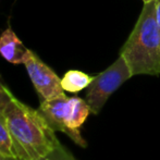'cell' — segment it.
<instances>
[{"label": "cell", "mask_w": 160, "mask_h": 160, "mask_svg": "<svg viewBox=\"0 0 160 160\" xmlns=\"http://www.w3.org/2000/svg\"><path fill=\"white\" fill-rule=\"evenodd\" d=\"M38 110L55 132H61L78 146L85 148L87 143L81 134V128L92 113L89 105L80 97H57L42 100Z\"/></svg>", "instance_id": "cell-3"}, {"label": "cell", "mask_w": 160, "mask_h": 160, "mask_svg": "<svg viewBox=\"0 0 160 160\" xmlns=\"http://www.w3.org/2000/svg\"><path fill=\"white\" fill-rule=\"evenodd\" d=\"M0 152L18 159L17 147L3 114L0 113Z\"/></svg>", "instance_id": "cell-8"}, {"label": "cell", "mask_w": 160, "mask_h": 160, "mask_svg": "<svg viewBox=\"0 0 160 160\" xmlns=\"http://www.w3.org/2000/svg\"><path fill=\"white\" fill-rule=\"evenodd\" d=\"M39 160H78V159L71 154V152L69 149H67L61 143H59L48 156H46L45 158Z\"/></svg>", "instance_id": "cell-9"}, {"label": "cell", "mask_w": 160, "mask_h": 160, "mask_svg": "<svg viewBox=\"0 0 160 160\" xmlns=\"http://www.w3.org/2000/svg\"><path fill=\"white\" fill-rule=\"evenodd\" d=\"M132 76V72L122 56H119L118 59L105 71L94 76L85 96L92 113L98 114L110 96Z\"/></svg>", "instance_id": "cell-4"}, {"label": "cell", "mask_w": 160, "mask_h": 160, "mask_svg": "<svg viewBox=\"0 0 160 160\" xmlns=\"http://www.w3.org/2000/svg\"><path fill=\"white\" fill-rule=\"evenodd\" d=\"M144 3H147V2H152V1H155V0H143Z\"/></svg>", "instance_id": "cell-13"}, {"label": "cell", "mask_w": 160, "mask_h": 160, "mask_svg": "<svg viewBox=\"0 0 160 160\" xmlns=\"http://www.w3.org/2000/svg\"><path fill=\"white\" fill-rule=\"evenodd\" d=\"M23 64L42 100H50L65 95L61 86V78L30 49L26 52Z\"/></svg>", "instance_id": "cell-5"}, {"label": "cell", "mask_w": 160, "mask_h": 160, "mask_svg": "<svg viewBox=\"0 0 160 160\" xmlns=\"http://www.w3.org/2000/svg\"><path fill=\"white\" fill-rule=\"evenodd\" d=\"M94 76L84 73L78 70H69L61 78V86L64 92L68 93H80L87 88L93 82Z\"/></svg>", "instance_id": "cell-7"}, {"label": "cell", "mask_w": 160, "mask_h": 160, "mask_svg": "<svg viewBox=\"0 0 160 160\" xmlns=\"http://www.w3.org/2000/svg\"><path fill=\"white\" fill-rule=\"evenodd\" d=\"M28 50V49L10 28H6L0 35V55L10 63H23Z\"/></svg>", "instance_id": "cell-6"}, {"label": "cell", "mask_w": 160, "mask_h": 160, "mask_svg": "<svg viewBox=\"0 0 160 160\" xmlns=\"http://www.w3.org/2000/svg\"><path fill=\"white\" fill-rule=\"evenodd\" d=\"M14 97L10 89L2 83L1 78H0V113H3V110L8 106V103L12 100Z\"/></svg>", "instance_id": "cell-10"}, {"label": "cell", "mask_w": 160, "mask_h": 160, "mask_svg": "<svg viewBox=\"0 0 160 160\" xmlns=\"http://www.w3.org/2000/svg\"><path fill=\"white\" fill-rule=\"evenodd\" d=\"M2 114L14 141L19 160L42 159L60 143L39 110L31 108L15 96Z\"/></svg>", "instance_id": "cell-1"}, {"label": "cell", "mask_w": 160, "mask_h": 160, "mask_svg": "<svg viewBox=\"0 0 160 160\" xmlns=\"http://www.w3.org/2000/svg\"><path fill=\"white\" fill-rule=\"evenodd\" d=\"M156 1V0H155ZM155 1L144 3L143 10L121 49L132 75H160V30Z\"/></svg>", "instance_id": "cell-2"}, {"label": "cell", "mask_w": 160, "mask_h": 160, "mask_svg": "<svg viewBox=\"0 0 160 160\" xmlns=\"http://www.w3.org/2000/svg\"><path fill=\"white\" fill-rule=\"evenodd\" d=\"M155 4H156V21L160 30V0H156Z\"/></svg>", "instance_id": "cell-11"}, {"label": "cell", "mask_w": 160, "mask_h": 160, "mask_svg": "<svg viewBox=\"0 0 160 160\" xmlns=\"http://www.w3.org/2000/svg\"><path fill=\"white\" fill-rule=\"evenodd\" d=\"M0 160H19V159L12 158V157H8V156H6V155H3V154L0 152Z\"/></svg>", "instance_id": "cell-12"}]
</instances>
